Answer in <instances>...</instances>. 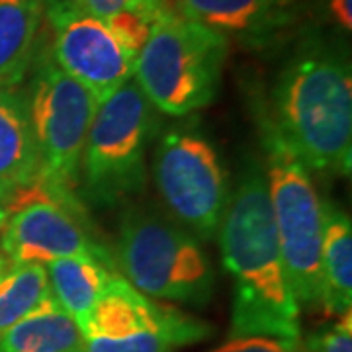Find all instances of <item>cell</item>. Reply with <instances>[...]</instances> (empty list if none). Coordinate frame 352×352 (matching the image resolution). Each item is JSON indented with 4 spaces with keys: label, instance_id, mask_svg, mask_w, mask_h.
<instances>
[{
    "label": "cell",
    "instance_id": "25",
    "mask_svg": "<svg viewBox=\"0 0 352 352\" xmlns=\"http://www.w3.org/2000/svg\"><path fill=\"white\" fill-rule=\"evenodd\" d=\"M6 219H8V212H6V208H2V206H0V229L4 227Z\"/></svg>",
    "mask_w": 352,
    "mask_h": 352
},
{
    "label": "cell",
    "instance_id": "6",
    "mask_svg": "<svg viewBox=\"0 0 352 352\" xmlns=\"http://www.w3.org/2000/svg\"><path fill=\"white\" fill-rule=\"evenodd\" d=\"M155 127L157 110L133 78L98 104L78 170L90 200L116 204L143 188Z\"/></svg>",
    "mask_w": 352,
    "mask_h": 352
},
{
    "label": "cell",
    "instance_id": "3",
    "mask_svg": "<svg viewBox=\"0 0 352 352\" xmlns=\"http://www.w3.org/2000/svg\"><path fill=\"white\" fill-rule=\"evenodd\" d=\"M227 53V39L166 6L139 51L133 80L157 112L182 118L215 100Z\"/></svg>",
    "mask_w": 352,
    "mask_h": 352
},
{
    "label": "cell",
    "instance_id": "9",
    "mask_svg": "<svg viewBox=\"0 0 352 352\" xmlns=\"http://www.w3.org/2000/svg\"><path fill=\"white\" fill-rule=\"evenodd\" d=\"M53 34L51 57L102 102L129 78L135 59L113 38L106 22L78 0H45Z\"/></svg>",
    "mask_w": 352,
    "mask_h": 352
},
{
    "label": "cell",
    "instance_id": "18",
    "mask_svg": "<svg viewBox=\"0 0 352 352\" xmlns=\"http://www.w3.org/2000/svg\"><path fill=\"white\" fill-rule=\"evenodd\" d=\"M53 298L47 268L39 264L12 266L0 280V337Z\"/></svg>",
    "mask_w": 352,
    "mask_h": 352
},
{
    "label": "cell",
    "instance_id": "17",
    "mask_svg": "<svg viewBox=\"0 0 352 352\" xmlns=\"http://www.w3.org/2000/svg\"><path fill=\"white\" fill-rule=\"evenodd\" d=\"M45 0H0V87H16L30 69Z\"/></svg>",
    "mask_w": 352,
    "mask_h": 352
},
{
    "label": "cell",
    "instance_id": "23",
    "mask_svg": "<svg viewBox=\"0 0 352 352\" xmlns=\"http://www.w3.org/2000/svg\"><path fill=\"white\" fill-rule=\"evenodd\" d=\"M88 12L102 20L124 10H161L166 6L164 0H78Z\"/></svg>",
    "mask_w": 352,
    "mask_h": 352
},
{
    "label": "cell",
    "instance_id": "21",
    "mask_svg": "<svg viewBox=\"0 0 352 352\" xmlns=\"http://www.w3.org/2000/svg\"><path fill=\"white\" fill-rule=\"evenodd\" d=\"M302 352H352V314L340 315L333 327L323 329L302 342Z\"/></svg>",
    "mask_w": 352,
    "mask_h": 352
},
{
    "label": "cell",
    "instance_id": "11",
    "mask_svg": "<svg viewBox=\"0 0 352 352\" xmlns=\"http://www.w3.org/2000/svg\"><path fill=\"white\" fill-rule=\"evenodd\" d=\"M76 208L51 200H32L8 214L2 227L0 247L12 266L102 254L75 217Z\"/></svg>",
    "mask_w": 352,
    "mask_h": 352
},
{
    "label": "cell",
    "instance_id": "15",
    "mask_svg": "<svg viewBox=\"0 0 352 352\" xmlns=\"http://www.w3.org/2000/svg\"><path fill=\"white\" fill-rule=\"evenodd\" d=\"M45 268L53 298L75 319L78 329L102 292L118 276L112 266L106 264L104 254L67 256L53 261Z\"/></svg>",
    "mask_w": 352,
    "mask_h": 352
},
{
    "label": "cell",
    "instance_id": "24",
    "mask_svg": "<svg viewBox=\"0 0 352 352\" xmlns=\"http://www.w3.org/2000/svg\"><path fill=\"white\" fill-rule=\"evenodd\" d=\"M352 0H327V10L331 20L339 25L342 32L352 30Z\"/></svg>",
    "mask_w": 352,
    "mask_h": 352
},
{
    "label": "cell",
    "instance_id": "20",
    "mask_svg": "<svg viewBox=\"0 0 352 352\" xmlns=\"http://www.w3.org/2000/svg\"><path fill=\"white\" fill-rule=\"evenodd\" d=\"M176 344L161 335H131L124 339H85V352H173Z\"/></svg>",
    "mask_w": 352,
    "mask_h": 352
},
{
    "label": "cell",
    "instance_id": "7",
    "mask_svg": "<svg viewBox=\"0 0 352 352\" xmlns=\"http://www.w3.org/2000/svg\"><path fill=\"white\" fill-rule=\"evenodd\" d=\"M25 96L39 153L38 180L71 192L78 182L82 149L100 102L51 55L38 59Z\"/></svg>",
    "mask_w": 352,
    "mask_h": 352
},
{
    "label": "cell",
    "instance_id": "19",
    "mask_svg": "<svg viewBox=\"0 0 352 352\" xmlns=\"http://www.w3.org/2000/svg\"><path fill=\"white\" fill-rule=\"evenodd\" d=\"M161 10H124V12H118L106 18L104 22L110 28L113 38L122 43V47L133 59H138L139 51L143 50L145 41L151 34L153 22L161 14Z\"/></svg>",
    "mask_w": 352,
    "mask_h": 352
},
{
    "label": "cell",
    "instance_id": "22",
    "mask_svg": "<svg viewBox=\"0 0 352 352\" xmlns=\"http://www.w3.org/2000/svg\"><path fill=\"white\" fill-rule=\"evenodd\" d=\"M212 352H302V340L266 335L233 337Z\"/></svg>",
    "mask_w": 352,
    "mask_h": 352
},
{
    "label": "cell",
    "instance_id": "10",
    "mask_svg": "<svg viewBox=\"0 0 352 352\" xmlns=\"http://www.w3.org/2000/svg\"><path fill=\"white\" fill-rule=\"evenodd\" d=\"M85 339H124L161 335L176 346L210 337V325L135 289L124 276L113 278L80 325Z\"/></svg>",
    "mask_w": 352,
    "mask_h": 352
},
{
    "label": "cell",
    "instance_id": "26",
    "mask_svg": "<svg viewBox=\"0 0 352 352\" xmlns=\"http://www.w3.org/2000/svg\"><path fill=\"white\" fill-rule=\"evenodd\" d=\"M10 196H8V192L4 188H0V204H6V200H8Z\"/></svg>",
    "mask_w": 352,
    "mask_h": 352
},
{
    "label": "cell",
    "instance_id": "4",
    "mask_svg": "<svg viewBox=\"0 0 352 352\" xmlns=\"http://www.w3.org/2000/svg\"><path fill=\"white\" fill-rule=\"evenodd\" d=\"M256 122L266 155V192L289 286L300 307L314 305L319 303L321 292L323 200L315 190L307 166L258 110Z\"/></svg>",
    "mask_w": 352,
    "mask_h": 352
},
{
    "label": "cell",
    "instance_id": "13",
    "mask_svg": "<svg viewBox=\"0 0 352 352\" xmlns=\"http://www.w3.org/2000/svg\"><path fill=\"white\" fill-rule=\"evenodd\" d=\"M38 175L39 153L28 96L16 87H0V188L12 196Z\"/></svg>",
    "mask_w": 352,
    "mask_h": 352
},
{
    "label": "cell",
    "instance_id": "12",
    "mask_svg": "<svg viewBox=\"0 0 352 352\" xmlns=\"http://www.w3.org/2000/svg\"><path fill=\"white\" fill-rule=\"evenodd\" d=\"M176 12L249 50L266 47L298 18L296 0H175Z\"/></svg>",
    "mask_w": 352,
    "mask_h": 352
},
{
    "label": "cell",
    "instance_id": "1",
    "mask_svg": "<svg viewBox=\"0 0 352 352\" xmlns=\"http://www.w3.org/2000/svg\"><path fill=\"white\" fill-rule=\"evenodd\" d=\"M219 241L223 264L235 282L229 339H300V303L280 252L264 173L254 161L229 198Z\"/></svg>",
    "mask_w": 352,
    "mask_h": 352
},
{
    "label": "cell",
    "instance_id": "2",
    "mask_svg": "<svg viewBox=\"0 0 352 352\" xmlns=\"http://www.w3.org/2000/svg\"><path fill=\"white\" fill-rule=\"evenodd\" d=\"M258 112L307 170L351 175L352 73L339 51L309 39L278 73Z\"/></svg>",
    "mask_w": 352,
    "mask_h": 352
},
{
    "label": "cell",
    "instance_id": "5",
    "mask_svg": "<svg viewBox=\"0 0 352 352\" xmlns=\"http://www.w3.org/2000/svg\"><path fill=\"white\" fill-rule=\"evenodd\" d=\"M118 263L124 278L153 300L204 305L214 292V266L200 243L161 215L129 210L120 226Z\"/></svg>",
    "mask_w": 352,
    "mask_h": 352
},
{
    "label": "cell",
    "instance_id": "14",
    "mask_svg": "<svg viewBox=\"0 0 352 352\" xmlns=\"http://www.w3.org/2000/svg\"><path fill=\"white\" fill-rule=\"evenodd\" d=\"M319 303L329 314H346L352 305V223L331 201H323V237L319 256Z\"/></svg>",
    "mask_w": 352,
    "mask_h": 352
},
{
    "label": "cell",
    "instance_id": "8",
    "mask_svg": "<svg viewBox=\"0 0 352 352\" xmlns=\"http://www.w3.org/2000/svg\"><path fill=\"white\" fill-rule=\"evenodd\" d=\"M155 182L170 212L204 239L219 231L229 206L226 166L210 139L194 126H176L155 153Z\"/></svg>",
    "mask_w": 352,
    "mask_h": 352
},
{
    "label": "cell",
    "instance_id": "27",
    "mask_svg": "<svg viewBox=\"0 0 352 352\" xmlns=\"http://www.w3.org/2000/svg\"><path fill=\"white\" fill-rule=\"evenodd\" d=\"M4 264H6V261H4V256L0 254V280L4 276Z\"/></svg>",
    "mask_w": 352,
    "mask_h": 352
},
{
    "label": "cell",
    "instance_id": "16",
    "mask_svg": "<svg viewBox=\"0 0 352 352\" xmlns=\"http://www.w3.org/2000/svg\"><path fill=\"white\" fill-rule=\"evenodd\" d=\"M0 352H85L76 321L50 298L0 337Z\"/></svg>",
    "mask_w": 352,
    "mask_h": 352
}]
</instances>
